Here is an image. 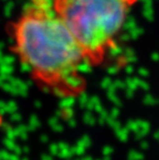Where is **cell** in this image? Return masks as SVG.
Here are the masks:
<instances>
[{"label": "cell", "mask_w": 159, "mask_h": 160, "mask_svg": "<svg viewBox=\"0 0 159 160\" xmlns=\"http://www.w3.org/2000/svg\"><path fill=\"white\" fill-rule=\"evenodd\" d=\"M137 0H53V8L90 66L103 62Z\"/></svg>", "instance_id": "2"}, {"label": "cell", "mask_w": 159, "mask_h": 160, "mask_svg": "<svg viewBox=\"0 0 159 160\" xmlns=\"http://www.w3.org/2000/svg\"><path fill=\"white\" fill-rule=\"evenodd\" d=\"M9 32L12 52L39 87L63 98L85 91L82 51L50 0H30Z\"/></svg>", "instance_id": "1"}]
</instances>
